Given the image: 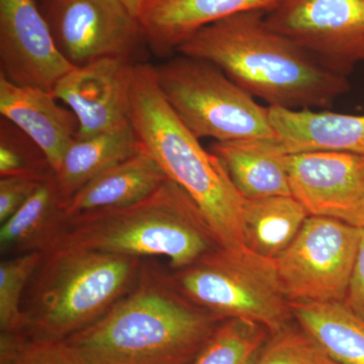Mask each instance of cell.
Wrapping results in <instances>:
<instances>
[{
    "label": "cell",
    "instance_id": "obj_17",
    "mask_svg": "<svg viewBox=\"0 0 364 364\" xmlns=\"http://www.w3.org/2000/svg\"><path fill=\"white\" fill-rule=\"evenodd\" d=\"M210 151L245 200L291 196L289 155L277 136L215 142Z\"/></svg>",
    "mask_w": 364,
    "mask_h": 364
},
{
    "label": "cell",
    "instance_id": "obj_12",
    "mask_svg": "<svg viewBox=\"0 0 364 364\" xmlns=\"http://www.w3.org/2000/svg\"><path fill=\"white\" fill-rule=\"evenodd\" d=\"M74 67L33 0H0V75L18 85L53 91Z\"/></svg>",
    "mask_w": 364,
    "mask_h": 364
},
{
    "label": "cell",
    "instance_id": "obj_9",
    "mask_svg": "<svg viewBox=\"0 0 364 364\" xmlns=\"http://www.w3.org/2000/svg\"><path fill=\"white\" fill-rule=\"evenodd\" d=\"M46 20L60 52L73 66L95 60L139 62L142 26L122 0H47Z\"/></svg>",
    "mask_w": 364,
    "mask_h": 364
},
{
    "label": "cell",
    "instance_id": "obj_19",
    "mask_svg": "<svg viewBox=\"0 0 364 364\" xmlns=\"http://www.w3.org/2000/svg\"><path fill=\"white\" fill-rule=\"evenodd\" d=\"M67 223L55 174L46 179L18 212L0 227V253L4 258L53 247Z\"/></svg>",
    "mask_w": 364,
    "mask_h": 364
},
{
    "label": "cell",
    "instance_id": "obj_24",
    "mask_svg": "<svg viewBox=\"0 0 364 364\" xmlns=\"http://www.w3.org/2000/svg\"><path fill=\"white\" fill-rule=\"evenodd\" d=\"M44 258L43 252H31L2 258L0 262V330L21 333L26 328V316L21 308L28 282Z\"/></svg>",
    "mask_w": 364,
    "mask_h": 364
},
{
    "label": "cell",
    "instance_id": "obj_3",
    "mask_svg": "<svg viewBox=\"0 0 364 364\" xmlns=\"http://www.w3.org/2000/svg\"><path fill=\"white\" fill-rule=\"evenodd\" d=\"M129 119L143 149L200 208L219 245H243L245 198L220 158L203 147L170 107L151 64L134 65Z\"/></svg>",
    "mask_w": 364,
    "mask_h": 364
},
{
    "label": "cell",
    "instance_id": "obj_31",
    "mask_svg": "<svg viewBox=\"0 0 364 364\" xmlns=\"http://www.w3.org/2000/svg\"><path fill=\"white\" fill-rule=\"evenodd\" d=\"M323 364H341L336 363V361L332 360L331 358H328L327 355H326V358H324V361H323Z\"/></svg>",
    "mask_w": 364,
    "mask_h": 364
},
{
    "label": "cell",
    "instance_id": "obj_11",
    "mask_svg": "<svg viewBox=\"0 0 364 364\" xmlns=\"http://www.w3.org/2000/svg\"><path fill=\"white\" fill-rule=\"evenodd\" d=\"M287 166L291 196L309 215L364 229V155L299 153Z\"/></svg>",
    "mask_w": 364,
    "mask_h": 364
},
{
    "label": "cell",
    "instance_id": "obj_20",
    "mask_svg": "<svg viewBox=\"0 0 364 364\" xmlns=\"http://www.w3.org/2000/svg\"><path fill=\"white\" fill-rule=\"evenodd\" d=\"M141 149L131 123L88 138H75L54 173L63 205L88 182Z\"/></svg>",
    "mask_w": 364,
    "mask_h": 364
},
{
    "label": "cell",
    "instance_id": "obj_13",
    "mask_svg": "<svg viewBox=\"0 0 364 364\" xmlns=\"http://www.w3.org/2000/svg\"><path fill=\"white\" fill-rule=\"evenodd\" d=\"M135 64L119 58L98 59L74 67L60 79L53 93L77 119L76 138H88L130 124Z\"/></svg>",
    "mask_w": 364,
    "mask_h": 364
},
{
    "label": "cell",
    "instance_id": "obj_8",
    "mask_svg": "<svg viewBox=\"0 0 364 364\" xmlns=\"http://www.w3.org/2000/svg\"><path fill=\"white\" fill-rule=\"evenodd\" d=\"M364 229L309 215L275 259L289 303H344Z\"/></svg>",
    "mask_w": 364,
    "mask_h": 364
},
{
    "label": "cell",
    "instance_id": "obj_5",
    "mask_svg": "<svg viewBox=\"0 0 364 364\" xmlns=\"http://www.w3.org/2000/svg\"><path fill=\"white\" fill-rule=\"evenodd\" d=\"M143 258L55 247L33 277L25 333L66 340L102 318L135 286Z\"/></svg>",
    "mask_w": 364,
    "mask_h": 364
},
{
    "label": "cell",
    "instance_id": "obj_25",
    "mask_svg": "<svg viewBox=\"0 0 364 364\" xmlns=\"http://www.w3.org/2000/svg\"><path fill=\"white\" fill-rule=\"evenodd\" d=\"M54 170L32 139L2 117L0 122V177L30 176L46 179Z\"/></svg>",
    "mask_w": 364,
    "mask_h": 364
},
{
    "label": "cell",
    "instance_id": "obj_26",
    "mask_svg": "<svg viewBox=\"0 0 364 364\" xmlns=\"http://www.w3.org/2000/svg\"><path fill=\"white\" fill-rule=\"evenodd\" d=\"M0 364H85L65 340L37 338L25 332H1Z\"/></svg>",
    "mask_w": 364,
    "mask_h": 364
},
{
    "label": "cell",
    "instance_id": "obj_23",
    "mask_svg": "<svg viewBox=\"0 0 364 364\" xmlns=\"http://www.w3.org/2000/svg\"><path fill=\"white\" fill-rule=\"evenodd\" d=\"M269 335L263 326L226 318L191 364H255Z\"/></svg>",
    "mask_w": 364,
    "mask_h": 364
},
{
    "label": "cell",
    "instance_id": "obj_2",
    "mask_svg": "<svg viewBox=\"0 0 364 364\" xmlns=\"http://www.w3.org/2000/svg\"><path fill=\"white\" fill-rule=\"evenodd\" d=\"M265 11H246L193 33L177 54L205 60L269 107L328 109L348 91L347 76L331 70L267 25Z\"/></svg>",
    "mask_w": 364,
    "mask_h": 364
},
{
    "label": "cell",
    "instance_id": "obj_18",
    "mask_svg": "<svg viewBox=\"0 0 364 364\" xmlns=\"http://www.w3.org/2000/svg\"><path fill=\"white\" fill-rule=\"evenodd\" d=\"M167 179L159 165L142 148L79 189L64 205L67 220L141 202Z\"/></svg>",
    "mask_w": 364,
    "mask_h": 364
},
{
    "label": "cell",
    "instance_id": "obj_15",
    "mask_svg": "<svg viewBox=\"0 0 364 364\" xmlns=\"http://www.w3.org/2000/svg\"><path fill=\"white\" fill-rule=\"evenodd\" d=\"M53 91L18 85L0 75V114L37 144L55 172L75 140L78 122Z\"/></svg>",
    "mask_w": 364,
    "mask_h": 364
},
{
    "label": "cell",
    "instance_id": "obj_22",
    "mask_svg": "<svg viewBox=\"0 0 364 364\" xmlns=\"http://www.w3.org/2000/svg\"><path fill=\"white\" fill-rule=\"evenodd\" d=\"M309 215L293 196L246 200L242 215L243 245L277 259L293 243Z\"/></svg>",
    "mask_w": 364,
    "mask_h": 364
},
{
    "label": "cell",
    "instance_id": "obj_6",
    "mask_svg": "<svg viewBox=\"0 0 364 364\" xmlns=\"http://www.w3.org/2000/svg\"><path fill=\"white\" fill-rule=\"evenodd\" d=\"M172 286L215 317L240 318L284 329L293 313L284 296L275 259L246 246L218 247L188 267L166 270Z\"/></svg>",
    "mask_w": 364,
    "mask_h": 364
},
{
    "label": "cell",
    "instance_id": "obj_21",
    "mask_svg": "<svg viewBox=\"0 0 364 364\" xmlns=\"http://www.w3.org/2000/svg\"><path fill=\"white\" fill-rule=\"evenodd\" d=\"M299 327L328 358L341 364H364V318L344 303H289Z\"/></svg>",
    "mask_w": 364,
    "mask_h": 364
},
{
    "label": "cell",
    "instance_id": "obj_14",
    "mask_svg": "<svg viewBox=\"0 0 364 364\" xmlns=\"http://www.w3.org/2000/svg\"><path fill=\"white\" fill-rule=\"evenodd\" d=\"M280 0H150L139 16L146 44L157 57L170 58L203 26L234 14L267 13Z\"/></svg>",
    "mask_w": 364,
    "mask_h": 364
},
{
    "label": "cell",
    "instance_id": "obj_29",
    "mask_svg": "<svg viewBox=\"0 0 364 364\" xmlns=\"http://www.w3.org/2000/svg\"><path fill=\"white\" fill-rule=\"evenodd\" d=\"M344 304L364 318V231Z\"/></svg>",
    "mask_w": 364,
    "mask_h": 364
},
{
    "label": "cell",
    "instance_id": "obj_10",
    "mask_svg": "<svg viewBox=\"0 0 364 364\" xmlns=\"http://www.w3.org/2000/svg\"><path fill=\"white\" fill-rule=\"evenodd\" d=\"M265 21L342 75L364 62V0H280Z\"/></svg>",
    "mask_w": 364,
    "mask_h": 364
},
{
    "label": "cell",
    "instance_id": "obj_7",
    "mask_svg": "<svg viewBox=\"0 0 364 364\" xmlns=\"http://www.w3.org/2000/svg\"><path fill=\"white\" fill-rule=\"evenodd\" d=\"M155 72L163 95L196 138L230 142L275 136L268 107L214 64L178 54Z\"/></svg>",
    "mask_w": 364,
    "mask_h": 364
},
{
    "label": "cell",
    "instance_id": "obj_28",
    "mask_svg": "<svg viewBox=\"0 0 364 364\" xmlns=\"http://www.w3.org/2000/svg\"><path fill=\"white\" fill-rule=\"evenodd\" d=\"M46 179L30 176L0 177V224L18 212Z\"/></svg>",
    "mask_w": 364,
    "mask_h": 364
},
{
    "label": "cell",
    "instance_id": "obj_16",
    "mask_svg": "<svg viewBox=\"0 0 364 364\" xmlns=\"http://www.w3.org/2000/svg\"><path fill=\"white\" fill-rule=\"evenodd\" d=\"M273 133L287 155L348 152L364 155V116L268 107Z\"/></svg>",
    "mask_w": 364,
    "mask_h": 364
},
{
    "label": "cell",
    "instance_id": "obj_1",
    "mask_svg": "<svg viewBox=\"0 0 364 364\" xmlns=\"http://www.w3.org/2000/svg\"><path fill=\"white\" fill-rule=\"evenodd\" d=\"M222 321L184 298L166 270L145 258L133 289L65 342L85 364H191Z\"/></svg>",
    "mask_w": 364,
    "mask_h": 364
},
{
    "label": "cell",
    "instance_id": "obj_30",
    "mask_svg": "<svg viewBox=\"0 0 364 364\" xmlns=\"http://www.w3.org/2000/svg\"><path fill=\"white\" fill-rule=\"evenodd\" d=\"M128 9H130L132 13L135 14L136 18H139L141 11L144 9V6L150 1V0H122Z\"/></svg>",
    "mask_w": 364,
    "mask_h": 364
},
{
    "label": "cell",
    "instance_id": "obj_27",
    "mask_svg": "<svg viewBox=\"0 0 364 364\" xmlns=\"http://www.w3.org/2000/svg\"><path fill=\"white\" fill-rule=\"evenodd\" d=\"M255 364H323L325 352L299 329L287 327L270 334Z\"/></svg>",
    "mask_w": 364,
    "mask_h": 364
},
{
    "label": "cell",
    "instance_id": "obj_4",
    "mask_svg": "<svg viewBox=\"0 0 364 364\" xmlns=\"http://www.w3.org/2000/svg\"><path fill=\"white\" fill-rule=\"evenodd\" d=\"M55 247L90 249L143 259L165 257L170 268L177 269L220 245L191 196L167 179L141 202L67 220Z\"/></svg>",
    "mask_w": 364,
    "mask_h": 364
}]
</instances>
